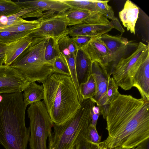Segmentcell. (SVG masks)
<instances>
[{
  "mask_svg": "<svg viewBox=\"0 0 149 149\" xmlns=\"http://www.w3.org/2000/svg\"><path fill=\"white\" fill-rule=\"evenodd\" d=\"M105 120L107 149H134L149 138V101L119 93L110 104Z\"/></svg>",
  "mask_w": 149,
  "mask_h": 149,
  "instance_id": "obj_1",
  "label": "cell"
},
{
  "mask_svg": "<svg viewBox=\"0 0 149 149\" xmlns=\"http://www.w3.org/2000/svg\"><path fill=\"white\" fill-rule=\"evenodd\" d=\"M27 107L22 92L0 94V144L5 149H26L30 135L25 123Z\"/></svg>",
  "mask_w": 149,
  "mask_h": 149,
  "instance_id": "obj_2",
  "label": "cell"
},
{
  "mask_svg": "<svg viewBox=\"0 0 149 149\" xmlns=\"http://www.w3.org/2000/svg\"><path fill=\"white\" fill-rule=\"evenodd\" d=\"M42 83L44 89L43 102L53 123L57 125L65 123L81 106L70 76L52 72Z\"/></svg>",
  "mask_w": 149,
  "mask_h": 149,
  "instance_id": "obj_3",
  "label": "cell"
},
{
  "mask_svg": "<svg viewBox=\"0 0 149 149\" xmlns=\"http://www.w3.org/2000/svg\"><path fill=\"white\" fill-rule=\"evenodd\" d=\"M95 104L90 99L83 100L72 118L61 125L53 123V131L48 137L47 149H74L81 141L91 142V111Z\"/></svg>",
  "mask_w": 149,
  "mask_h": 149,
  "instance_id": "obj_4",
  "label": "cell"
},
{
  "mask_svg": "<svg viewBox=\"0 0 149 149\" xmlns=\"http://www.w3.org/2000/svg\"><path fill=\"white\" fill-rule=\"evenodd\" d=\"M46 39L32 42L11 65L30 83H42L53 72L52 65L45 59Z\"/></svg>",
  "mask_w": 149,
  "mask_h": 149,
  "instance_id": "obj_5",
  "label": "cell"
},
{
  "mask_svg": "<svg viewBox=\"0 0 149 149\" xmlns=\"http://www.w3.org/2000/svg\"><path fill=\"white\" fill-rule=\"evenodd\" d=\"M27 113L30 120V148L47 149V140L52 132L53 123L43 102L30 104Z\"/></svg>",
  "mask_w": 149,
  "mask_h": 149,
  "instance_id": "obj_6",
  "label": "cell"
},
{
  "mask_svg": "<svg viewBox=\"0 0 149 149\" xmlns=\"http://www.w3.org/2000/svg\"><path fill=\"white\" fill-rule=\"evenodd\" d=\"M149 55V45L139 42L136 49L130 56L121 58L112 67L110 75L118 87L125 90L133 87L134 76L139 67Z\"/></svg>",
  "mask_w": 149,
  "mask_h": 149,
  "instance_id": "obj_7",
  "label": "cell"
},
{
  "mask_svg": "<svg viewBox=\"0 0 149 149\" xmlns=\"http://www.w3.org/2000/svg\"><path fill=\"white\" fill-rule=\"evenodd\" d=\"M65 13L44 15L41 17L40 27L29 35L32 38V42L50 38L58 42L61 38L68 35V22Z\"/></svg>",
  "mask_w": 149,
  "mask_h": 149,
  "instance_id": "obj_8",
  "label": "cell"
},
{
  "mask_svg": "<svg viewBox=\"0 0 149 149\" xmlns=\"http://www.w3.org/2000/svg\"><path fill=\"white\" fill-rule=\"evenodd\" d=\"M92 75L96 86L95 93L92 100L96 104L103 118L105 119L108 111L105 105V95L111 75L107 67L96 61H92Z\"/></svg>",
  "mask_w": 149,
  "mask_h": 149,
  "instance_id": "obj_9",
  "label": "cell"
},
{
  "mask_svg": "<svg viewBox=\"0 0 149 149\" xmlns=\"http://www.w3.org/2000/svg\"><path fill=\"white\" fill-rule=\"evenodd\" d=\"M30 83L11 65L0 66V94L22 92Z\"/></svg>",
  "mask_w": 149,
  "mask_h": 149,
  "instance_id": "obj_10",
  "label": "cell"
},
{
  "mask_svg": "<svg viewBox=\"0 0 149 149\" xmlns=\"http://www.w3.org/2000/svg\"><path fill=\"white\" fill-rule=\"evenodd\" d=\"M100 36L93 38L81 49L87 54L92 61H97L107 68L109 63L112 62L111 53L101 39Z\"/></svg>",
  "mask_w": 149,
  "mask_h": 149,
  "instance_id": "obj_11",
  "label": "cell"
},
{
  "mask_svg": "<svg viewBox=\"0 0 149 149\" xmlns=\"http://www.w3.org/2000/svg\"><path fill=\"white\" fill-rule=\"evenodd\" d=\"M122 35L113 36L107 33L100 36L111 53L112 62L115 63L113 67L122 58L127 48L133 44L131 41L123 37Z\"/></svg>",
  "mask_w": 149,
  "mask_h": 149,
  "instance_id": "obj_12",
  "label": "cell"
},
{
  "mask_svg": "<svg viewBox=\"0 0 149 149\" xmlns=\"http://www.w3.org/2000/svg\"><path fill=\"white\" fill-rule=\"evenodd\" d=\"M22 9L33 8L41 12L48 10L56 12L58 13H63L71 7L61 0H38L15 2Z\"/></svg>",
  "mask_w": 149,
  "mask_h": 149,
  "instance_id": "obj_13",
  "label": "cell"
},
{
  "mask_svg": "<svg viewBox=\"0 0 149 149\" xmlns=\"http://www.w3.org/2000/svg\"><path fill=\"white\" fill-rule=\"evenodd\" d=\"M113 27L108 24H80L69 28L68 35L72 37L82 36L96 37L100 36L111 31Z\"/></svg>",
  "mask_w": 149,
  "mask_h": 149,
  "instance_id": "obj_14",
  "label": "cell"
},
{
  "mask_svg": "<svg viewBox=\"0 0 149 149\" xmlns=\"http://www.w3.org/2000/svg\"><path fill=\"white\" fill-rule=\"evenodd\" d=\"M133 87L138 89L141 98L149 101V55L141 65L135 74Z\"/></svg>",
  "mask_w": 149,
  "mask_h": 149,
  "instance_id": "obj_15",
  "label": "cell"
},
{
  "mask_svg": "<svg viewBox=\"0 0 149 149\" xmlns=\"http://www.w3.org/2000/svg\"><path fill=\"white\" fill-rule=\"evenodd\" d=\"M75 66L79 86L86 82L92 74V61L82 49H78L75 57Z\"/></svg>",
  "mask_w": 149,
  "mask_h": 149,
  "instance_id": "obj_16",
  "label": "cell"
},
{
  "mask_svg": "<svg viewBox=\"0 0 149 149\" xmlns=\"http://www.w3.org/2000/svg\"><path fill=\"white\" fill-rule=\"evenodd\" d=\"M139 13V8L131 1L125 2L123 9L119 13V17L125 27L127 31L135 34V25Z\"/></svg>",
  "mask_w": 149,
  "mask_h": 149,
  "instance_id": "obj_17",
  "label": "cell"
},
{
  "mask_svg": "<svg viewBox=\"0 0 149 149\" xmlns=\"http://www.w3.org/2000/svg\"><path fill=\"white\" fill-rule=\"evenodd\" d=\"M32 38L29 35L11 43L7 44L5 52L4 65H10L32 43Z\"/></svg>",
  "mask_w": 149,
  "mask_h": 149,
  "instance_id": "obj_18",
  "label": "cell"
},
{
  "mask_svg": "<svg viewBox=\"0 0 149 149\" xmlns=\"http://www.w3.org/2000/svg\"><path fill=\"white\" fill-rule=\"evenodd\" d=\"M23 91V101L27 106L40 101L44 97L43 85H39L35 82L30 83Z\"/></svg>",
  "mask_w": 149,
  "mask_h": 149,
  "instance_id": "obj_19",
  "label": "cell"
},
{
  "mask_svg": "<svg viewBox=\"0 0 149 149\" xmlns=\"http://www.w3.org/2000/svg\"><path fill=\"white\" fill-rule=\"evenodd\" d=\"M41 21V18L31 21L22 18L10 25L0 28V31L23 32L35 30L40 27Z\"/></svg>",
  "mask_w": 149,
  "mask_h": 149,
  "instance_id": "obj_20",
  "label": "cell"
},
{
  "mask_svg": "<svg viewBox=\"0 0 149 149\" xmlns=\"http://www.w3.org/2000/svg\"><path fill=\"white\" fill-rule=\"evenodd\" d=\"M109 0H98L96 2L97 11L99 12L108 19L111 20V24L115 29L123 33L125 30L121 26L118 19L115 15L112 7L108 4Z\"/></svg>",
  "mask_w": 149,
  "mask_h": 149,
  "instance_id": "obj_21",
  "label": "cell"
},
{
  "mask_svg": "<svg viewBox=\"0 0 149 149\" xmlns=\"http://www.w3.org/2000/svg\"><path fill=\"white\" fill-rule=\"evenodd\" d=\"M58 42L52 38L46 39L45 43V62L52 65L56 58L60 54Z\"/></svg>",
  "mask_w": 149,
  "mask_h": 149,
  "instance_id": "obj_22",
  "label": "cell"
},
{
  "mask_svg": "<svg viewBox=\"0 0 149 149\" xmlns=\"http://www.w3.org/2000/svg\"><path fill=\"white\" fill-rule=\"evenodd\" d=\"M60 52L65 58L72 55H76L78 49L69 36L61 38L58 42Z\"/></svg>",
  "mask_w": 149,
  "mask_h": 149,
  "instance_id": "obj_23",
  "label": "cell"
},
{
  "mask_svg": "<svg viewBox=\"0 0 149 149\" xmlns=\"http://www.w3.org/2000/svg\"><path fill=\"white\" fill-rule=\"evenodd\" d=\"M80 93L83 100L90 99L92 100L96 91V84L91 74L88 81L80 85Z\"/></svg>",
  "mask_w": 149,
  "mask_h": 149,
  "instance_id": "obj_24",
  "label": "cell"
},
{
  "mask_svg": "<svg viewBox=\"0 0 149 149\" xmlns=\"http://www.w3.org/2000/svg\"><path fill=\"white\" fill-rule=\"evenodd\" d=\"M36 9L33 8H28L22 9L16 14L12 15L6 16H0V28L10 25L21 20V17L24 15L36 11Z\"/></svg>",
  "mask_w": 149,
  "mask_h": 149,
  "instance_id": "obj_25",
  "label": "cell"
},
{
  "mask_svg": "<svg viewBox=\"0 0 149 149\" xmlns=\"http://www.w3.org/2000/svg\"><path fill=\"white\" fill-rule=\"evenodd\" d=\"M71 8L97 11L96 2L98 0H61ZM98 12V11H97Z\"/></svg>",
  "mask_w": 149,
  "mask_h": 149,
  "instance_id": "obj_26",
  "label": "cell"
},
{
  "mask_svg": "<svg viewBox=\"0 0 149 149\" xmlns=\"http://www.w3.org/2000/svg\"><path fill=\"white\" fill-rule=\"evenodd\" d=\"M22 9L15 2L10 0H0V16L15 15Z\"/></svg>",
  "mask_w": 149,
  "mask_h": 149,
  "instance_id": "obj_27",
  "label": "cell"
},
{
  "mask_svg": "<svg viewBox=\"0 0 149 149\" xmlns=\"http://www.w3.org/2000/svg\"><path fill=\"white\" fill-rule=\"evenodd\" d=\"M75 55H72L65 58L69 69L70 76L76 90L80 103L83 100L80 93L79 86L77 77L75 66Z\"/></svg>",
  "mask_w": 149,
  "mask_h": 149,
  "instance_id": "obj_28",
  "label": "cell"
},
{
  "mask_svg": "<svg viewBox=\"0 0 149 149\" xmlns=\"http://www.w3.org/2000/svg\"><path fill=\"white\" fill-rule=\"evenodd\" d=\"M34 30L23 32L0 31V42L6 44L15 42L29 35Z\"/></svg>",
  "mask_w": 149,
  "mask_h": 149,
  "instance_id": "obj_29",
  "label": "cell"
},
{
  "mask_svg": "<svg viewBox=\"0 0 149 149\" xmlns=\"http://www.w3.org/2000/svg\"><path fill=\"white\" fill-rule=\"evenodd\" d=\"M53 72L70 76L68 67L65 58L61 54L57 56L52 64Z\"/></svg>",
  "mask_w": 149,
  "mask_h": 149,
  "instance_id": "obj_30",
  "label": "cell"
},
{
  "mask_svg": "<svg viewBox=\"0 0 149 149\" xmlns=\"http://www.w3.org/2000/svg\"><path fill=\"white\" fill-rule=\"evenodd\" d=\"M118 87L112 77H110L109 79L108 88L105 95V105L107 110L110 103L119 93L118 91Z\"/></svg>",
  "mask_w": 149,
  "mask_h": 149,
  "instance_id": "obj_31",
  "label": "cell"
},
{
  "mask_svg": "<svg viewBox=\"0 0 149 149\" xmlns=\"http://www.w3.org/2000/svg\"><path fill=\"white\" fill-rule=\"evenodd\" d=\"M94 37L79 36L72 37L71 38L77 49H81Z\"/></svg>",
  "mask_w": 149,
  "mask_h": 149,
  "instance_id": "obj_32",
  "label": "cell"
},
{
  "mask_svg": "<svg viewBox=\"0 0 149 149\" xmlns=\"http://www.w3.org/2000/svg\"><path fill=\"white\" fill-rule=\"evenodd\" d=\"M89 139L90 141L94 144H98L101 142V136L98 134L96 127L91 126L89 133Z\"/></svg>",
  "mask_w": 149,
  "mask_h": 149,
  "instance_id": "obj_33",
  "label": "cell"
},
{
  "mask_svg": "<svg viewBox=\"0 0 149 149\" xmlns=\"http://www.w3.org/2000/svg\"><path fill=\"white\" fill-rule=\"evenodd\" d=\"M100 114V110L99 108L97 106H95V105H94L92 108L91 111V126L96 127L97 120Z\"/></svg>",
  "mask_w": 149,
  "mask_h": 149,
  "instance_id": "obj_34",
  "label": "cell"
},
{
  "mask_svg": "<svg viewBox=\"0 0 149 149\" xmlns=\"http://www.w3.org/2000/svg\"><path fill=\"white\" fill-rule=\"evenodd\" d=\"M136 148L137 149H149V138L142 142Z\"/></svg>",
  "mask_w": 149,
  "mask_h": 149,
  "instance_id": "obj_35",
  "label": "cell"
},
{
  "mask_svg": "<svg viewBox=\"0 0 149 149\" xmlns=\"http://www.w3.org/2000/svg\"><path fill=\"white\" fill-rule=\"evenodd\" d=\"M7 44L0 42V54H5Z\"/></svg>",
  "mask_w": 149,
  "mask_h": 149,
  "instance_id": "obj_36",
  "label": "cell"
},
{
  "mask_svg": "<svg viewBox=\"0 0 149 149\" xmlns=\"http://www.w3.org/2000/svg\"><path fill=\"white\" fill-rule=\"evenodd\" d=\"M5 54H0V66L3 65L5 60Z\"/></svg>",
  "mask_w": 149,
  "mask_h": 149,
  "instance_id": "obj_37",
  "label": "cell"
},
{
  "mask_svg": "<svg viewBox=\"0 0 149 149\" xmlns=\"http://www.w3.org/2000/svg\"><path fill=\"white\" fill-rule=\"evenodd\" d=\"M97 149H107V148L104 146L102 143V142H100L98 145Z\"/></svg>",
  "mask_w": 149,
  "mask_h": 149,
  "instance_id": "obj_38",
  "label": "cell"
},
{
  "mask_svg": "<svg viewBox=\"0 0 149 149\" xmlns=\"http://www.w3.org/2000/svg\"><path fill=\"white\" fill-rule=\"evenodd\" d=\"M123 149L121 148H113V149Z\"/></svg>",
  "mask_w": 149,
  "mask_h": 149,
  "instance_id": "obj_39",
  "label": "cell"
},
{
  "mask_svg": "<svg viewBox=\"0 0 149 149\" xmlns=\"http://www.w3.org/2000/svg\"><path fill=\"white\" fill-rule=\"evenodd\" d=\"M134 149H137L136 148H134Z\"/></svg>",
  "mask_w": 149,
  "mask_h": 149,
  "instance_id": "obj_40",
  "label": "cell"
}]
</instances>
